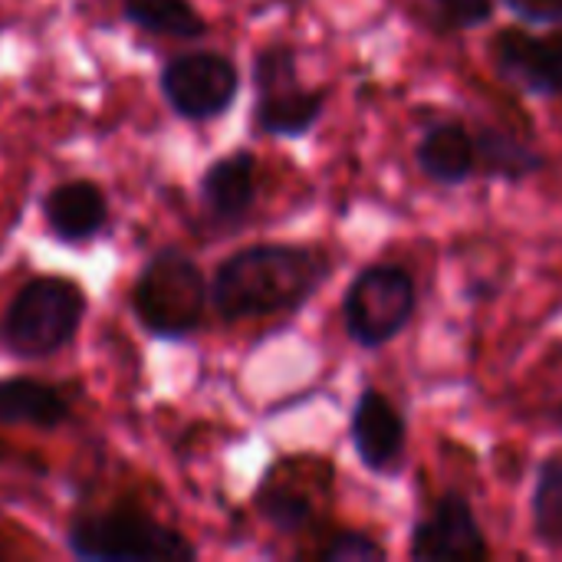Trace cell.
<instances>
[{
	"instance_id": "obj_1",
	"label": "cell",
	"mask_w": 562,
	"mask_h": 562,
	"mask_svg": "<svg viewBox=\"0 0 562 562\" xmlns=\"http://www.w3.org/2000/svg\"><path fill=\"white\" fill-rule=\"evenodd\" d=\"M333 273V260L306 244H254L231 254L211 280V306L224 323L267 319L306 306Z\"/></svg>"
},
{
	"instance_id": "obj_2",
	"label": "cell",
	"mask_w": 562,
	"mask_h": 562,
	"mask_svg": "<svg viewBox=\"0 0 562 562\" xmlns=\"http://www.w3.org/2000/svg\"><path fill=\"white\" fill-rule=\"evenodd\" d=\"M86 316V296L63 277L26 280L0 316V346L16 359H49L66 349Z\"/></svg>"
},
{
	"instance_id": "obj_3",
	"label": "cell",
	"mask_w": 562,
	"mask_h": 562,
	"mask_svg": "<svg viewBox=\"0 0 562 562\" xmlns=\"http://www.w3.org/2000/svg\"><path fill=\"white\" fill-rule=\"evenodd\" d=\"M207 300L211 286L201 267L178 247L158 250L132 286V310L155 339L191 336L204 319Z\"/></svg>"
},
{
	"instance_id": "obj_4",
	"label": "cell",
	"mask_w": 562,
	"mask_h": 562,
	"mask_svg": "<svg viewBox=\"0 0 562 562\" xmlns=\"http://www.w3.org/2000/svg\"><path fill=\"white\" fill-rule=\"evenodd\" d=\"M418 310V283L402 263L362 267L342 293V326L359 349H382L395 342Z\"/></svg>"
},
{
	"instance_id": "obj_5",
	"label": "cell",
	"mask_w": 562,
	"mask_h": 562,
	"mask_svg": "<svg viewBox=\"0 0 562 562\" xmlns=\"http://www.w3.org/2000/svg\"><path fill=\"white\" fill-rule=\"evenodd\" d=\"M296 49L290 43H270L254 56V125L273 138L310 135L326 109V86L306 89L296 69Z\"/></svg>"
},
{
	"instance_id": "obj_6",
	"label": "cell",
	"mask_w": 562,
	"mask_h": 562,
	"mask_svg": "<svg viewBox=\"0 0 562 562\" xmlns=\"http://www.w3.org/2000/svg\"><path fill=\"white\" fill-rule=\"evenodd\" d=\"M66 543L79 560L95 562H178L198 557V550L184 540V533L135 510L79 517L66 533Z\"/></svg>"
},
{
	"instance_id": "obj_7",
	"label": "cell",
	"mask_w": 562,
	"mask_h": 562,
	"mask_svg": "<svg viewBox=\"0 0 562 562\" xmlns=\"http://www.w3.org/2000/svg\"><path fill=\"white\" fill-rule=\"evenodd\" d=\"M161 92L175 115L188 122H211L234 105L240 92V72L237 63L224 53H181L168 59V66L161 69Z\"/></svg>"
},
{
	"instance_id": "obj_8",
	"label": "cell",
	"mask_w": 562,
	"mask_h": 562,
	"mask_svg": "<svg viewBox=\"0 0 562 562\" xmlns=\"http://www.w3.org/2000/svg\"><path fill=\"white\" fill-rule=\"evenodd\" d=\"M408 557L415 562H484L494 553L471 501L461 491H448L412 527Z\"/></svg>"
},
{
	"instance_id": "obj_9",
	"label": "cell",
	"mask_w": 562,
	"mask_h": 562,
	"mask_svg": "<svg viewBox=\"0 0 562 562\" xmlns=\"http://www.w3.org/2000/svg\"><path fill=\"white\" fill-rule=\"evenodd\" d=\"M491 63L510 89L562 99V26L550 33H527L517 26L501 30L491 43Z\"/></svg>"
},
{
	"instance_id": "obj_10",
	"label": "cell",
	"mask_w": 562,
	"mask_h": 562,
	"mask_svg": "<svg viewBox=\"0 0 562 562\" xmlns=\"http://www.w3.org/2000/svg\"><path fill=\"white\" fill-rule=\"evenodd\" d=\"M349 445L362 461V468L372 474H392L402 464L408 428L398 405L385 392L372 385L359 392L349 415Z\"/></svg>"
},
{
	"instance_id": "obj_11",
	"label": "cell",
	"mask_w": 562,
	"mask_h": 562,
	"mask_svg": "<svg viewBox=\"0 0 562 562\" xmlns=\"http://www.w3.org/2000/svg\"><path fill=\"white\" fill-rule=\"evenodd\" d=\"M201 204L221 227H237L257 204V155L240 148L207 165L201 175Z\"/></svg>"
},
{
	"instance_id": "obj_12",
	"label": "cell",
	"mask_w": 562,
	"mask_h": 562,
	"mask_svg": "<svg viewBox=\"0 0 562 562\" xmlns=\"http://www.w3.org/2000/svg\"><path fill=\"white\" fill-rule=\"evenodd\" d=\"M43 221L46 231L63 244H86L92 240L109 221L105 191L92 181H63L43 198Z\"/></svg>"
},
{
	"instance_id": "obj_13",
	"label": "cell",
	"mask_w": 562,
	"mask_h": 562,
	"mask_svg": "<svg viewBox=\"0 0 562 562\" xmlns=\"http://www.w3.org/2000/svg\"><path fill=\"white\" fill-rule=\"evenodd\" d=\"M415 161L422 175L441 188L468 184L477 175V151H474V132L461 122H435L418 148Z\"/></svg>"
},
{
	"instance_id": "obj_14",
	"label": "cell",
	"mask_w": 562,
	"mask_h": 562,
	"mask_svg": "<svg viewBox=\"0 0 562 562\" xmlns=\"http://www.w3.org/2000/svg\"><path fill=\"white\" fill-rule=\"evenodd\" d=\"M474 151H477V171H484V178L510 181V184H520L540 175L547 165V158L530 142L497 125L474 128Z\"/></svg>"
},
{
	"instance_id": "obj_15",
	"label": "cell",
	"mask_w": 562,
	"mask_h": 562,
	"mask_svg": "<svg viewBox=\"0 0 562 562\" xmlns=\"http://www.w3.org/2000/svg\"><path fill=\"white\" fill-rule=\"evenodd\" d=\"M69 422V402L36 379L0 382V425H26L40 431H56Z\"/></svg>"
},
{
	"instance_id": "obj_16",
	"label": "cell",
	"mask_w": 562,
	"mask_h": 562,
	"mask_svg": "<svg viewBox=\"0 0 562 562\" xmlns=\"http://www.w3.org/2000/svg\"><path fill=\"white\" fill-rule=\"evenodd\" d=\"M122 16L145 33L171 40H198L207 33V20L191 0H122Z\"/></svg>"
},
{
	"instance_id": "obj_17",
	"label": "cell",
	"mask_w": 562,
	"mask_h": 562,
	"mask_svg": "<svg viewBox=\"0 0 562 562\" xmlns=\"http://www.w3.org/2000/svg\"><path fill=\"white\" fill-rule=\"evenodd\" d=\"M530 527L533 540L550 550H562V454H550L537 468V484L530 494Z\"/></svg>"
},
{
	"instance_id": "obj_18",
	"label": "cell",
	"mask_w": 562,
	"mask_h": 562,
	"mask_svg": "<svg viewBox=\"0 0 562 562\" xmlns=\"http://www.w3.org/2000/svg\"><path fill=\"white\" fill-rule=\"evenodd\" d=\"M257 507L277 533H300L313 524V504L290 487H263Z\"/></svg>"
},
{
	"instance_id": "obj_19",
	"label": "cell",
	"mask_w": 562,
	"mask_h": 562,
	"mask_svg": "<svg viewBox=\"0 0 562 562\" xmlns=\"http://www.w3.org/2000/svg\"><path fill=\"white\" fill-rule=\"evenodd\" d=\"M497 0H425V13L438 33H468L494 20Z\"/></svg>"
},
{
	"instance_id": "obj_20",
	"label": "cell",
	"mask_w": 562,
	"mask_h": 562,
	"mask_svg": "<svg viewBox=\"0 0 562 562\" xmlns=\"http://www.w3.org/2000/svg\"><path fill=\"white\" fill-rule=\"evenodd\" d=\"M385 557H389V550L362 530H339L319 550L323 562H382Z\"/></svg>"
},
{
	"instance_id": "obj_21",
	"label": "cell",
	"mask_w": 562,
	"mask_h": 562,
	"mask_svg": "<svg viewBox=\"0 0 562 562\" xmlns=\"http://www.w3.org/2000/svg\"><path fill=\"white\" fill-rule=\"evenodd\" d=\"M514 16L533 26H562V0H501Z\"/></svg>"
},
{
	"instance_id": "obj_22",
	"label": "cell",
	"mask_w": 562,
	"mask_h": 562,
	"mask_svg": "<svg viewBox=\"0 0 562 562\" xmlns=\"http://www.w3.org/2000/svg\"><path fill=\"white\" fill-rule=\"evenodd\" d=\"M550 422H553V428H557V431H562V402L553 408V418H550Z\"/></svg>"
}]
</instances>
